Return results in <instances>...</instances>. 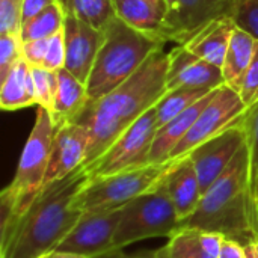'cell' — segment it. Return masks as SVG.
Instances as JSON below:
<instances>
[{
	"instance_id": "7402d4cb",
	"label": "cell",
	"mask_w": 258,
	"mask_h": 258,
	"mask_svg": "<svg viewBox=\"0 0 258 258\" xmlns=\"http://www.w3.org/2000/svg\"><path fill=\"white\" fill-rule=\"evenodd\" d=\"M36 104L30 65L21 59L0 82V107L8 112Z\"/></svg>"
},
{
	"instance_id": "8fae6325",
	"label": "cell",
	"mask_w": 258,
	"mask_h": 258,
	"mask_svg": "<svg viewBox=\"0 0 258 258\" xmlns=\"http://www.w3.org/2000/svg\"><path fill=\"white\" fill-rule=\"evenodd\" d=\"M121 209L83 213L74 228L62 240L57 251L76 252L91 258L112 251Z\"/></svg>"
},
{
	"instance_id": "ac0fdd59",
	"label": "cell",
	"mask_w": 258,
	"mask_h": 258,
	"mask_svg": "<svg viewBox=\"0 0 258 258\" xmlns=\"http://www.w3.org/2000/svg\"><path fill=\"white\" fill-rule=\"evenodd\" d=\"M215 91H212L204 98L197 101L194 106H190L189 109H186L184 112H181L180 115L172 118L169 122H166L157 128L150 154H148V163H163V162L169 160L172 151L189 133V130L195 124L197 118L200 116L201 110L206 107V104L209 103V100L212 98Z\"/></svg>"
},
{
	"instance_id": "4fadbf2b",
	"label": "cell",
	"mask_w": 258,
	"mask_h": 258,
	"mask_svg": "<svg viewBox=\"0 0 258 258\" xmlns=\"http://www.w3.org/2000/svg\"><path fill=\"white\" fill-rule=\"evenodd\" d=\"M89 150V132L79 122H65L56 127L50 162L44 184L62 180L85 165Z\"/></svg>"
},
{
	"instance_id": "44dd1931",
	"label": "cell",
	"mask_w": 258,
	"mask_h": 258,
	"mask_svg": "<svg viewBox=\"0 0 258 258\" xmlns=\"http://www.w3.org/2000/svg\"><path fill=\"white\" fill-rule=\"evenodd\" d=\"M257 38L248 33L246 30L236 27L225 54L222 65L224 82L227 86L239 92L242 80L251 65V60L255 54Z\"/></svg>"
},
{
	"instance_id": "74e56055",
	"label": "cell",
	"mask_w": 258,
	"mask_h": 258,
	"mask_svg": "<svg viewBox=\"0 0 258 258\" xmlns=\"http://www.w3.org/2000/svg\"><path fill=\"white\" fill-rule=\"evenodd\" d=\"M95 258H159L157 249H142L138 252H124L122 249H112Z\"/></svg>"
},
{
	"instance_id": "7a4b0ae2",
	"label": "cell",
	"mask_w": 258,
	"mask_h": 258,
	"mask_svg": "<svg viewBox=\"0 0 258 258\" xmlns=\"http://www.w3.org/2000/svg\"><path fill=\"white\" fill-rule=\"evenodd\" d=\"M163 48L154 51L122 85L98 100H89L82 115L74 121L89 132V150L83 166L97 160L166 94L168 51Z\"/></svg>"
},
{
	"instance_id": "ab89813d",
	"label": "cell",
	"mask_w": 258,
	"mask_h": 258,
	"mask_svg": "<svg viewBox=\"0 0 258 258\" xmlns=\"http://www.w3.org/2000/svg\"><path fill=\"white\" fill-rule=\"evenodd\" d=\"M246 258H258V237L245 245Z\"/></svg>"
},
{
	"instance_id": "1f68e13d",
	"label": "cell",
	"mask_w": 258,
	"mask_h": 258,
	"mask_svg": "<svg viewBox=\"0 0 258 258\" xmlns=\"http://www.w3.org/2000/svg\"><path fill=\"white\" fill-rule=\"evenodd\" d=\"M65 59H67L65 33L62 29L48 39V47H47V53H45L42 67L50 71H59V70L65 68Z\"/></svg>"
},
{
	"instance_id": "d6986e66",
	"label": "cell",
	"mask_w": 258,
	"mask_h": 258,
	"mask_svg": "<svg viewBox=\"0 0 258 258\" xmlns=\"http://www.w3.org/2000/svg\"><path fill=\"white\" fill-rule=\"evenodd\" d=\"M115 14L130 27L162 38L168 18V0H113Z\"/></svg>"
},
{
	"instance_id": "e575fe53",
	"label": "cell",
	"mask_w": 258,
	"mask_h": 258,
	"mask_svg": "<svg viewBox=\"0 0 258 258\" xmlns=\"http://www.w3.org/2000/svg\"><path fill=\"white\" fill-rule=\"evenodd\" d=\"M200 239L204 251L212 258L219 257L222 243L225 240V236L221 233H212V231H201L200 230Z\"/></svg>"
},
{
	"instance_id": "5bb4252c",
	"label": "cell",
	"mask_w": 258,
	"mask_h": 258,
	"mask_svg": "<svg viewBox=\"0 0 258 258\" xmlns=\"http://www.w3.org/2000/svg\"><path fill=\"white\" fill-rule=\"evenodd\" d=\"M63 33L67 48L65 68L86 85L98 50L104 41V30L65 15Z\"/></svg>"
},
{
	"instance_id": "cb8c5ba5",
	"label": "cell",
	"mask_w": 258,
	"mask_h": 258,
	"mask_svg": "<svg viewBox=\"0 0 258 258\" xmlns=\"http://www.w3.org/2000/svg\"><path fill=\"white\" fill-rule=\"evenodd\" d=\"M65 24V12L57 2L41 11L33 18L24 21L20 30L21 42L35 41V39H48L63 29Z\"/></svg>"
},
{
	"instance_id": "9c48e42d",
	"label": "cell",
	"mask_w": 258,
	"mask_h": 258,
	"mask_svg": "<svg viewBox=\"0 0 258 258\" xmlns=\"http://www.w3.org/2000/svg\"><path fill=\"white\" fill-rule=\"evenodd\" d=\"M248 110L249 107L242 101L240 94L236 89L227 85L219 86L201 110L189 133L172 151L169 160H180L189 156L197 147L242 119Z\"/></svg>"
},
{
	"instance_id": "60d3db41",
	"label": "cell",
	"mask_w": 258,
	"mask_h": 258,
	"mask_svg": "<svg viewBox=\"0 0 258 258\" xmlns=\"http://www.w3.org/2000/svg\"><path fill=\"white\" fill-rule=\"evenodd\" d=\"M254 225H255V231L258 236V195L255 198V203H254Z\"/></svg>"
},
{
	"instance_id": "7c38bea8",
	"label": "cell",
	"mask_w": 258,
	"mask_h": 258,
	"mask_svg": "<svg viewBox=\"0 0 258 258\" xmlns=\"http://www.w3.org/2000/svg\"><path fill=\"white\" fill-rule=\"evenodd\" d=\"M231 0H171L162 32L165 42L183 44L201 26L230 14Z\"/></svg>"
},
{
	"instance_id": "f1b7e54d",
	"label": "cell",
	"mask_w": 258,
	"mask_h": 258,
	"mask_svg": "<svg viewBox=\"0 0 258 258\" xmlns=\"http://www.w3.org/2000/svg\"><path fill=\"white\" fill-rule=\"evenodd\" d=\"M228 17L258 39V0H233Z\"/></svg>"
},
{
	"instance_id": "5b68a950",
	"label": "cell",
	"mask_w": 258,
	"mask_h": 258,
	"mask_svg": "<svg viewBox=\"0 0 258 258\" xmlns=\"http://www.w3.org/2000/svg\"><path fill=\"white\" fill-rule=\"evenodd\" d=\"M56 127L47 109L38 107L32 132L21 151L15 177L0 194V227H9L44 186Z\"/></svg>"
},
{
	"instance_id": "d6a6232c",
	"label": "cell",
	"mask_w": 258,
	"mask_h": 258,
	"mask_svg": "<svg viewBox=\"0 0 258 258\" xmlns=\"http://www.w3.org/2000/svg\"><path fill=\"white\" fill-rule=\"evenodd\" d=\"M242 101L251 107L258 101V39L255 47V54L251 60V65L242 80L240 89H239Z\"/></svg>"
},
{
	"instance_id": "e0dca14e",
	"label": "cell",
	"mask_w": 258,
	"mask_h": 258,
	"mask_svg": "<svg viewBox=\"0 0 258 258\" xmlns=\"http://www.w3.org/2000/svg\"><path fill=\"white\" fill-rule=\"evenodd\" d=\"M236 27L237 26L231 17H218L195 30L181 45H184L190 53L201 57L203 60H207L222 70L225 54Z\"/></svg>"
},
{
	"instance_id": "52a82bcc",
	"label": "cell",
	"mask_w": 258,
	"mask_h": 258,
	"mask_svg": "<svg viewBox=\"0 0 258 258\" xmlns=\"http://www.w3.org/2000/svg\"><path fill=\"white\" fill-rule=\"evenodd\" d=\"M178 228V215L166 190L159 184L154 190L135 198L121 209L113 249H124L147 239H169Z\"/></svg>"
},
{
	"instance_id": "7bdbcfd3",
	"label": "cell",
	"mask_w": 258,
	"mask_h": 258,
	"mask_svg": "<svg viewBox=\"0 0 258 258\" xmlns=\"http://www.w3.org/2000/svg\"><path fill=\"white\" fill-rule=\"evenodd\" d=\"M231 2H233V0H231Z\"/></svg>"
},
{
	"instance_id": "ba28073f",
	"label": "cell",
	"mask_w": 258,
	"mask_h": 258,
	"mask_svg": "<svg viewBox=\"0 0 258 258\" xmlns=\"http://www.w3.org/2000/svg\"><path fill=\"white\" fill-rule=\"evenodd\" d=\"M157 128L154 106L138 118L97 160L85 166L91 180L148 163V154Z\"/></svg>"
},
{
	"instance_id": "3957f363",
	"label": "cell",
	"mask_w": 258,
	"mask_h": 258,
	"mask_svg": "<svg viewBox=\"0 0 258 258\" xmlns=\"http://www.w3.org/2000/svg\"><path fill=\"white\" fill-rule=\"evenodd\" d=\"M180 227L221 233L243 245L257 239L251 203V157L248 142L228 168L203 194L190 218Z\"/></svg>"
},
{
	"instance_id": "d590c367",
	"label": "cell",
	"mask_w": 258,
	"mask_h": 258,
	"mask_svg": "<svg viewBox=\"0 0 258 258\" xmlns=\"http://www.w3.org/2000/svg\"><path fill=\"white\" fill-rule=\"evenodd\" d=\"M54 2H57V0H23V5H21V24L24 21L33 18L35 15H38L41 11H44L45 8H48Z\"/></svg>"
},
{
	"instance_id": "9a60e30c",
	"label": "cell",
	"mask_w": 258,
	"mask_h": 258,
	"mask_svg": "<svg viewBox=\"0 0 258 258\" xmlns=\"http://www.w3.org/2000/svg\"><path fill=\"white\" fill-rule=\"evenodd\" d=\"M222 85H225V82L219 67L203 60L181 44L168 51V91L177 88L218 89Z\"/></svg>"
},
{
	"instance_id": "b9f144b4",
	"label": "cell",
	"mask_w": 258,
	"mask_h": 258,
	"mask_svg": "<svg viewBox=\"0 0 258 258\" xmlns=\"http://www.w3.org/2000/svg\"><path fill=\"white\" fill-rule=\"evenodd\" d=\"M41 258H45V257H41Z\"/></svg>"
},
{
	"instance_id": "603a6c76",
	"label": "cell",
	"mask_w": 258,
	"mask_h": 258,
	"mask_svg": "<svg viewBox=\"0 0 258 258\" xmlns=\"http://www.w3.org/2000/svg\"><path fill=\"white\" fill-rule=\"evenodd\" d=\"M65 15L85 21L100 30L116 17L113 0H59Z\"/></svg>"
},
{
	"instance_id": "4dcf8cb0",
	"label": "cell",
	"mask_w": 258,
	"mask_h": 258,
	"mask_svg": "<svg viewBox=\"0 0 258 258\" xmlns=\"http://www.w3.org/2000/svg\"><path fill=\"white\" fill-rule=\"evenodd\" d=\"M23 0H0V35H18L21 30Z\"/></svg>"
},
{
	"instance_id": "2e32d148",
	"label": "cell",
	"mask_w": 258,
	"mask_h": 258,
	"mask_svg": "<svg viewBox=\"0 0 258 258\" xmlns=\"http://www.w3.org/2000/svg\"><path fill=\"white\" fill-rule=\"evenodd\" d=\"M160 184L166 190L178 215L180 224L190 218L203 197L198 174L192 160L189 157L174 160L172 168L165 175Z\"/></svg>"
},
{
	"instance_id": "8d00e7d4",
	"label": "cell",
	"mask_w": 258,
	"mask_h": 258,
	"mask_svg": "<svg viewBox=\"0 0 258 258\" xmlns=\"http://www.w3.org/2000/svg\"><path fill=\"white\" fill-rule=\"evenodd\" d=\"M218 258H246L245 245L234 240V239H227L225 237Z\"/></svg>"
},
{
	"instance_id": "836d02e7",
	"label": "cell",
	"mask_w": 258,
	"mask_h": 258,
	"mask_svg": "<svg viewBox=\"0 0 258 258\" xmlns=\"http://www.w3.org/2000/svg\"><path fill=\"white\" fill-rule=\"evenodd\" d=\"M48 39H35V41L23 42V59L30 67H42L44 65Z\"/></svg>"
},
{
	"instance_id": "30bf717a",
	"label": "cell",
	"mask_w": 258,
	"mask_h": 258,
	"mask_svg": "<svg viewBox=\"0 0 258 258\" xmlns=\"http://www.w3.org/2000/svg\"><path fill=\"white\" fill-rule=\"evenodd\" d=\"M245 116L186 156L195 166L203 194L219 178V175L228 168L240 148L248 142Z\"/></svg>"
},
{
	"instance_id": "f35d334b",
	"label": "cell",
	"mask_w": 258,
	"mask_h": 258,
	"mask_svg": "<svg viewBox=\"0 0 258 258\" xmlns=\"http://www.w3.org/2000/svg\"><path fill=\"white\" fill-rule=\"evenodd\" d=\"M45 258H91L88 255H82V254H76V252H65V251H53L50 254H47Z\"/></svg>"
},
{
	"instance_id": "8992f818",
	"label": "cell",
	"mask_w": 258,
	"mask_h": 258,
	"mask_svg": "<svg viewBox=\"0 0 258 258\" xmlns=\"http://www.w3.org/2000/svg\"><path fill=\"white\" fill-rule=\"evenodd\" d=\"M172 165L174 160L145 163L106 177L92 178L77 195V207L83 213L118 210L135 198L154 190Z\"/></svg>"
},
{
	"instance_id": "ffe728a7",
	"label": "cell",
	"mask_w": 258,
	"mask_h": 258,
	"mask_svg": "<svg viewBox=\"0 0 258 258\" xmlns=\"http://www.w3.org/2000/svg\"><path fill=\"white\" fill-rule=\"evenodd\" d=\"M57 73V89L50 112L54 127H59L65 122H74L82 112L85 110L89 97L88 89L83 82L74 77L67 68H62Z\"/></svg>"
},
{
	"instance_id": "484cf974",
	"label": "cell",
	"mask_w": 258,
	"mask_h": 258,
	"mask_svg": "<svg viewBox=\"0 0 258 258\" xmlns=\"http://www.w3.org/2000/svg\"><path fill=\"white\" fill-rule=\"evenodd\" d=\"M159 258H212L203 248L200 230L180 227L169 242L157 249Z\"/></svg>"
},
{
	"instance_id": "4316f807",
	"label": "cell",
	"mask_w": 258,
	"mask_h": 258,
	"mask_svg": "<svg viewBox=\"0 0 258 258\" xmlns=\"http://www.w3.org/2000/svg\"><path fill=\"white\" fill-rule=\"evenodd\" d=\"M36 106L51 110L56 89H57V73L50 71L44 67H30Z\"/></svg>"
},
{
	"instance_id": "f546056e",
	"label": "cell",
	"mask_w": 258,
	"mask_h": 258,
	"mask_svg": "<svg viewBox=\"0 0 258 258\" xmlns=\"http://www.w3.org/2000/svg\"><path fill=\"white\" fill-rule=\"evenodd\" d=\"M23 59V42L18 35H0V82Z\"/></svg>"
},
{
	"instance_id": "d4e9b609",
	"label": "cell",
	"mask_w": 258,
	"mask_h": 258,
	"mask_svg": "<svg viewBox=\"0 0 258 258\" xmlns=\"http://www.w3.org/2000/svg\"><path fill=\"white\" fill-rule=\"evenodd\" d=\"M215 89H206V88H177L169 89L166 94L160 98V101L156 104L157 112V125H163L169 122L172 118L194 106L197 101L204 98L207 94H210Z\"/></svg>"
},
{
	"instance_id": "277c9868",
	"label": "cell",
	"mask_w": 258,
	"mask_h": 258,
	"mask_svg": "<svg viewBox=\"0 0 258 258\" xmlns=\"http://www.w3.org/2000/svg\"><path fill=\"white\" fill-rule=\"evenodd\" d=\"M166 42L142 33L115 17L104 29V41L86 82L89 100H98L130 79Z\"/></svg>"
},
{
	"instance_id": "83f0119b",
	"label": "cell",
	"mask_w": 258,
	"mask_h": 258,
	"mask_svg": "<svg viewBox=\"0 0 258 258\" xmlns=\"http://www.w3.org/2000/svg\"><path fill=\"white\" fill-rule=\"evenodd\" d=\"M248 132V147L251 157V203L254 215V203L258 195V101L249 107L245 116Z\"/></svg>"
},
{
	"instance_id": "6da1fadb",
	"label": "cell",
	"mask_w": 258,
	"mask_h": 258,
	"mask_svg": "<svg viewBox=\"0 0 258 258\" xmlns=\"http://www.w3.org/2000/svg\"><path fill=\"white\" fill-rule=\"evenodd\" d=\"M85 166L44 184L24 212L0 230L2 258H41L56 251L82 218L77 195L89 183Z\"/></svg>"
}]
</instances>
